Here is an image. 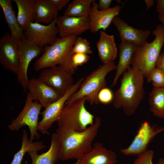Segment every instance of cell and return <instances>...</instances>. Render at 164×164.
I'll return each instance as SVG.
<instances>
[{
	"label": "cell",
	"instance_id": "obj_31",
	"mask_svg": "<svg viewBox=\"0 0 164 164\" xmlns=\"http://www.w3.org/2000/svg\"><path fill=\"white\" fill-rule=\"evenodd\" d=\"M154 153L151 150H147L138 155L134 164H153L152 159Z\"/></svg>",
	"mask_w": 164,
	"mask_h": 164
},
{
	"label": "cell",
	"instance_id": "obj_26",
	"mask_svg": "<svg viewBox=\"0 0 164 164\" xmlns=\"http://www.w3.org/2000/svg\"><path fill=\"white\" fill-rule=\"evenodd\" d=\"M149 103L152 114L164 119V87H153L149 94Z\"/></svg>",
	"mask_w": 164,
	"mask_h": 164
},
{
	"label": "cell",
	"instance_id": "obj_37",
	"mask_svg": "<svg viewBox=\"0 0 164 164\" xmlns=\"http://www.w3.org/2000/svg\"><path fill=\"white\" fill-rule=\"evenodd\" d=\"M145 2L146 6V10L151 8L154 4V1L152 0H145Z\"/></svg>",
	"mask_w": 164,
	"mask_h": 164
},
{
	"label": "cell",
	"instance_id": "obj_6",
	"mask_svg": "<svg viewBox=\"0 0 164 164\" xmlns=\"http://www.w3.org/2000/svg\"><path fill=\"white\" fill-rule=\"evenodd\" d=\"M86 98L64 105L57 121L58 128L64 131L80 132L94 122V116L86 108Z\"/></svg>",
	"mask_w": 164,
	"mask_h": 164
},
{
	"label": "cell",
	"instance_id": "obj_15",
	"mask_svg": "<svg viewBox=\"0 0 164 164\" xmlns=\"http://www.w3.org/2000/svg\"><path fill=\"white\" fill-rule=\"evenodd\" d=\"M56 24L60 38L77 36L90 29L88 15L80 17L60 15L57 18Z\"/></svg>",
	"mask_w": 164,
	"mask_h": 164
},
{
	"label": "cell",
	"instance_id": "obj_39",
	"mask_svg": "<svg viewBox=\"0 0 164 164\" xmlns=\"http://www.w3.org/2000/svg\"><path fill=\"white\" fill-rule=\"evenodd\" d=\"M157 164H164V158H160L158 161Z\"/></svg>",
	"mask_w": 164,
	"mask_h": 164
},
{
	"label": "cell",
	"instance_id": "obj_24",
	"mask_svg": "<svg viewBox=\"0 0 164 164\" xmlns=\"http://www.w3.org/2000/svg\"><path fill=\"white\" fill-rule=\"evenodd\" d=\"M11 2L10 0H0V5L12 36L19 39H23L25 38L23 32L18 22Z\"/></svg>",
	"mask_w": 164,
	"mask_h": 164
},
{
	"label": "cell",
	"instance_id": "obj_3",
	"mask_svg": "<svg viewBox=\"0 0 164 164\" xmlns=\"http://www.w3.org/2000/svg\"><path fill=\"white\" fill-rule=\"evenodd\" d=\"M77 37L71 36L58 38L52 45L45 46L43 54L35 62L34 70L38 71L59 65L73 74L76 70L72 65V58L74 54L72 49Z\"/></svg>",
	"mask_w": 164,
	"mask_h": 164
},
{
	"label": "cell",
	"instance_id": "obj_32",
	"mask_svg": "<svg viewBox=\"0 0 164 164\" xmlns=\"http://www.w3.org/2000/svg\"><path fill=\"white\" fill-rule=\"evenodd\" d=\"M90 59L88 54L77 53L74 54L72 57V65L73 68L76 70L77 67L88 62Z\"/></svg>",
	"mask_w": 164,
	"mask_h": 164
},
{
	"label": "cell",
	"instance_id": "obj_2",
	"mask_svg": "<svg viewBox=\"0 0 164 164\" xmlns=\"http://www.w3.org/2000/svg\"><path fill=\"white\" fill-rule=\"evenodd\" d=\"M144 77L140 70L130 67L123 73L120 87L114 93V107L122 108L127 115L133 114L144 97Z\"/></svg>",
	"mask_w": 164,
	"mask_h": 164
},
{
	"label": "cell",
	"instance_id": "obj_23",
	"mask_svg": "<svg viewBox=\"0 0 164 164\" xmlns=\"http://www.w3.org/2000/svg\"><path fill=\"white\" fill-rule=\"evenodd\" d=\"M58 12L51 0H36L34 22L49 24L58 17Z\"/></svg>",
	"mask_w": 164,
	"mask_h": 164
},
{
	"label": "cell",
	"instance_id": "obj_5",
	"mask_svg": "<svg viewBox=\"0 0 164 164\" xmlns=\"http://www.w3.org/2000/svg\"><path fill=\"white\" fill-rule=\"evenodd\" d=\"M116 68L114 61L100 66L84 79L79 89L70 96L66 103H71L85 97L86 101L90 104H98V94L102 89L106 87V77Z\"/></svg>",
	"mask_w": 164,
	"mask_h": 164
},
{
	"label": "cell",
	"instance_id": "obj_22",
	"mask_svg": "<svg viewBox=\"0 0 164 164\" xmlns=\"http://www.w3.org/2000/svg\"><path fill=\"white\" fill-rule=\"evenodd\" d=\"M36 151H30L27 152L31 157V164H55L59 159V144L56 133L51 135L49 149L40 155Z\"/></svg>",
	"mask_w": 164,
	"mask_h": 164
},
{
	"label": "cell",
	"instance_id": "obj_38",
	"mask_svg": "<svg viewBox=\"0 0 164 164\" xmlns=\"http://www.w3.org/2000/svg\"><path fill=\"white\" fill-rule=\"evenodd\" d=\"M158 18L162 24V26L164 31V11L159 13Z\"/></svg>",
	"mask_w": 164,
	"mask_h": 164
},
{
	"label": "cell",
	"instance_id": "obj_25",
	"mask_svg": "<svg viewBox=\"0 0 164 164\" xmlns=\"http://www.w3.org/2000/svg\"><path fill=\"white\" fill-rule=\"evenodd\" d=\"M46 148L42 142H34L29 138L26 130H22V142L20 149L14 155L10 164H22V162L25 154L30 151H38Z\"/></svg>",
	"mask_w": 164,
	"mask_h": 164
},
{
	"label": "cell",
	"instance_id": "obj_28",
	"mask_svg": "<svg viewBox=\"0 0 164 164\" xmlns=\"http://www.w3.org/2000/svg\"><path fill=\"white\" fill-rule=\"evenodd\" d=\"M147 79V82L151 83L153 87H164V71L160 69L154 68Z\"/></svg>",
	"mask_w": 164,
	"mask_h": 164
},
{
	"label": "cell",
	"instance_id": "obj_1",
	"mask_svg": "<svg viewBox=\"0 0 164 164\" xmlns=\"http://www.w3.org/2000/svg\"><path fill=\"white\" fill-rule=\"evenodd\" d=\"M101 124L97 117L93 123L80 132L64 131L57 128L56 132L59 144V159H80L92 149L93 142Z\"/></svg>",
	"mask_w": 164,
	"mask_h": 164
},
{
	"label": "cell",
	"instance_id": "obj_13",
	"mask_svg": "<svg viewBox=\"0 0 164 164\" xmlns=\"http://www.w3.org/2000/svg\"><path fill=\"white\" fill-rule=\"evenodd\" d=\"M72 74L60 66L44 69L37 78L63 95L74 84Z\"/></svg>",
	"mask_w": 164,
	"mask_h": 164
},
{
	"label": "cell",
	"instance_id": "obj_18",
	"mask_svg": "<svg viewBox=\"0 0 164 164\" xmlns=\"http://www.w3.org/2000/svg\"><path fill=\"white\" fill-rule=\"evenodd\" d=\"M79 160L81 164H115L117 162L115 153L100 142L94 144L91 150Z\"/></svg>",
	"mask_w": 164,
	"mask_h": 164
},
{
	"label": "cell",
	"instance_id": "obj_14",
	"mask_svg": "<svg viewBox=\"0 0 164 164\" xmlns=\"http://www.w3.org/2000/svg\"><path fill=\"white\" fill-rule=\"evenodd\" d=\"M121 8L122 6L118 5L107 9L100 10L97 3L93 0L88 15L91 32L95 33L100 30L105 31L114 19L119 15Z\"/></svg>",
	"mask_w": 164,
	"mask_h": 164
},
{
	"label": "cell",
	"instance_id": "obj_36",
	"mask_svg": "<svg viewBox=\"0 0 164 164\" xmlns=\"http://www.w3.org/2000/svg\"><path fill=\"white\" fill-rule=\"evenodd\" d=\"M156 10L159 13L164 11V0H156Z\"/></svg>",
	"mask_w": 164,
	"mask_h": 164
},
{
	"label": "cell",
	"instance_id": "obj_40",
	"mask_svg": "<svg viewBox=\"0 0 164 164\" xmlns=\"http://www.w3.org/2000/svg\"><path fill=\"white\" fill-rule=\"evenodd\" d=\"M72 164H81L79 160H77V162H75Z\"/></svg>",
	"mask_w": 164,
	"mask_h": 164
},
{
	"label": "cell",
	"instance_id": "obj_16",
	"mask_svg": "<svg viewBox=\"0 0 164 164\" xmlns=\"http://www.w3.org/2000/svg\"><path fill=\"white\" fill-rule=\"evenodd\" d=\"M27 90L29 91L33 100L38 101L44 108L63 96L38 78L29 80Z\"/></svg>",
	"mask_w": 164,
	"mask_h": 164
},
{
	"label": "cell",
	"instance_id": "obj_41",
	"mask_svg": "<svg viewBox=\"0 0 164 164\" xmlns=\"http://www.w3.org/2000/svg\"></svg>",
	"mask_w": 164,
	"mask_h": 164
},
{
	"label": "cell",
	"instance_id": "obj_29",
	"mask_svg": "<svg viewBox=\"0 0 164 164\" xmlns=\"http://www.w3.org/2000/svg\"><path fill=\"white\" fill-rule=\"evenodd\" d=\"M73 54L80 53L89 54L92 53L90 43L85 38L77 37L72 48Z\"/></svg>",
	"mask_w": 164,
	"mask_h": 164
},
{
	"label": "cell",
	"instance_id": "obj_17",
	"mask_svg": "<svg viewBox=\"0 0 164 164\" xmlns=\"http://www.w3.org/2000/svg\"><path fill=\"white\" fill-rule=\"evenodd\" d=\"M112 22L119 33L121 42L131 43L136 46L146 42L150 34L149 30H140L133 27L118 16L114 19Z\"/></svg>",
	"mask_w": 164,
	"mask_h": 164
},
{
	"label": "cell",
	"instance_id": "obj_34",
	"mask_svg": "<svg viewBox=\"0 0 164 164\" xmlns=\"http://www.w3.org/2000/svg\"><path fill=\"white\" fill-rule=\"evenodd\" d=\"M111 0H99L98 1L97 6L100 10H104L110 8Z\"/></svg>",
	"mask_w": 164,
	"mask_h": 164
},
{
	"label": "cell",
	"instance_id": "obj_33",
	"mask_svg": "<svg viewBox=\"0 0 164 164\" xmlns=\"http://www.w3.org/2000/svg\"><path fill=\"white\" fill-rule=\"evenodd\" d=\"M54 7L58 11L65 6L70 2L69 0H51Z\"/></svg>",
	"mask_w": 164,
	"mask_h": 164
},
{
	"label": "cell",
	"instance_id": "obj_10",
	"mask_svg": "<svg viewBox=\"0 0 164 164\" xmlns=\"http://www.w3.org/2000/svg\"><path fill=\"white\" fill-rule=\"evenodd\" d=\"M85 78L80 79L61 97L45 108L41 113L42 118L39 122L38 131L42 134H48V130L54 122L58 121L63 108L70 96L79 88Z\"/></svg>",
	"mask_w": 164,
	"mask_h": 164
},
{
	"label": "cell",
	"instance_id": "obj_7",
	"mask_svg": "<svg viewBox=\"0 0 164 164\" xmlns=\"http://www.w3.org/2000/svg\"><path fill=\"white\" fill-rule=\"evenodd\" d=\"M42 107L38 101L33 100L29 92L23 108L18 116L8 125V128L11 131H17L26 125L29 130L30 140L33 141L39 139L40 136L38 130L39 115Z\"/></svg>",
	"mask_w": 164,
	"mask_h": 164
},
{
	"label": "cell",
	"instance_id": "obj_30",
	"mask_svg": "<svg viewBox=\"0 0 164 164\" xmlns=\"http://www.w3.org/2000/svg\"><path fill=\"white\" fill-rule=\"evenodd\" d=\"M114 97V93L109 88L104 87L99 92L97 99L99 103L103 104H108L113 102Z\"/></svg>",
	"mask_w": 164,
	"mask_h": 164
},
{
	"label": "cell",
	"instance_id": "obj_8",
	"mask_svg": "<svg viewBox=\"0 0 164 164\" xmlns=\"http://www.w3.org/2000/svg\"><path fill=\"white\" fill-rule=\"evenodd\" d=\"M164 131L163 126L152 125L148 121H143L130 144L120 151L126 156L139 155L147 150L149 144L157 135Z\"/></svg>",
	"mask_w": 164,
	"mask_h": 164
},
{
	"label": "cell",
	"instance_id": "obj_21",
	"mask_svg": "<svg viewBox=\"0 0 164 164\" xmlns=\"http://www.w3.org/2000/svg\"><path fill=\"white\" fill-rule=\"evenodd\" d=\"M18 8V22L23 32L30 22H34L36 0H13Z\"/></svg>",
	"mask_w": 164,
	"mask_h": 164
},
{
	"label": "cell",
	"instance_id": "obj_12",
	"mask_svg": "<svg viewBox=\"0 0 164 164\" xmlns=\"http://www.w3.org/2000/svg\"><path fill=\"white\" fill-rule=\"evenodd\" d=\"M19 39L6 32L0 39V63L7 71L17 74L19 67Z\"/></svg>",
	"mask_w": 164,
	"mask_h": 164
},
{
	"label": "cell",
	"instance_id": "obj_20",
	"mask_svg": "<svg viewBox=\"0 0 164 164\" xmlns=\"http://www.w3.org/2000/svg\"><path fill=\"white\" fill-rule=\"evenodd\" d=\"M136 48V46L132 43L121 42L119 46V60L111 87L116 84L120 76L130 67Z\"/></svg>",
	"mask_w": 164,
	"mask_h": 164
},
{
	"label": "cell",
	"instance_id": "obj_35",
	"mask_svg": "<svg viewBox=\"0 0 164 164\" xmlns=\"http://www.w3.org/2000/svg\"><path fill=\"white\" fill-rule=\"evenodd\" d=\"M155 67L164 71V51L160 54L156 63Z\"/></svg>",
	"mask_w": 164,
	"mask_h": 164
},
{
	"label": "cell",
	"instance_id": "obj_27",
	"mask_svg": "<svg viewBox=\"0 0 164 164\" xmlns=\"http://www.w3.org/2000/svg\"><path fill=\"white\" fill-rule=\"evenodd\" d=\"M92 1L93 0H75L69 4L64 15L77 17L89 15Z\"/></svg>",
	"mask_w": 164,
	"mask_h": 164
},
{
	"label": "cell",
	"instance_id": "obj_4",
	"mask_svg": "<svg viewBox=\"0 0 164 164\" xmlns=\"http://www.w3.org/2000/svg\"><path fill=\"white\" fill-rule=\"evenodd\" d=\"M152 34L155 37L152 42L149 43L146 41L136 46L131 63L132 67L140 70L146 78L155 67L156 61L164 44V31L162 25L157 26L152 31Z\"/></svg>",
	"mask_w": 164,
	"mask_h": 164
},
{
	"label": "cell",
	"instance_id": "obj_11",
	"mask_svg": "<svg viewBox=\"0 0 164 164\" xmlns=\"http://www.w3.org/2000/svg\"><path fill=\"white\" fill-rule=\"evenodd\" d=\"M57 18L47 25L30 22L27 29L23 32L24 37L40 47L52 45L58 38Z\"/></svg>",
	"mask_w": 164,
	"mask_h": 164
},
{
	"label": "cell",
	"instance_id": "obj_19",
	"mask_svg": "<svg viewBox=\"0 0 164 164\" xmlns=\"http://www.w3.org/2000/svg\"><path fill=\"white\" fill-rule=\"evenodd\" d=\"M96 46L100 59L103 63L113 61L116 58L118 51L113 35L101 30Z\"/></svg>",
	"mask_w": 164,
	"mask_h": 164
},
{
	"label": "cell",
	"instance_id": "obj_9",
	"mask_svg": "<svg viewBox=\"0 0 164 164\" xmlns=\"http://www.w3.org/2000/svg\"><path fill=\"white\" fill-rule=\"evenodd\" d=\"M44 51V48L38 46L25 38L19 39L17 79L24 92L27 90L29 80L27 76L29 64L33 59L43 53Z\"/></svg>",
	"mask_w": 164,
	"mask_h": 164
}]
</instances>
